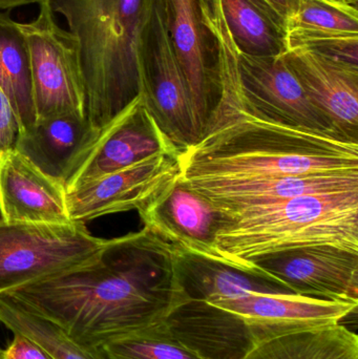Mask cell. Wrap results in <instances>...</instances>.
I'll list each match as a JSON object with an SVG mask.
<instances>
[{
  "mask_svg": "<svg viewBox=\"0 0 358 359\" xmlns=\"http://www.w3.org/2000/svg\"><path fill=\"white\" fill-rule=\"evenodd\" d=\"M180 251L144 226L106 240L83 265L6 294L98 349L166 318L178 301Z\"/></svg>",
  "mask_w": 358,
  "mask_h": 359,
  "instance_id": "6da1fadb",
  "label": "cell"
},
{
  "mask_svg": "<svg viewBox=\"0 0 358 359\" xmlns=\"http://www.w3.org/2000/svg\"><path fill=\"white\" fill-rule=\"evenodd\" d=\"M209 31L218 48L220 94L201 138L180 155L181 180L242 181L358 172V142L275 123L246 111L233 86V40L224 19Z\"/></svg>",
  "mask_w": 358,
  "mask_h": 359,
  "instance_id": "7a4b0ae2",
  "label": "cell"
},
{
  "mask_svg": "<svg viewBox=\"0 0 358 359\" xmlns=\"http://www.w3.org/2000/svg\"><path fill=\"white\" fill-rule=\"evenodd\" d=\"M46 1L77 40L84 114L102 130L140 96L139 42L153 0Z\"/></svg>",
  "mask_w": 358,
  "mask_h": 359,
  "instance_id": "3957f363",
  "label": "cell"
},
{
  "mask_svg": "<svg viewBox=\"0 0 358 359\" xmlns=\"http://www.w3.org/2000/svg\"><path fill=\"white\" fill-rule=\"evenodd\" d=\"M315 246L358 251V190L307 194L231 217L216 232L212 259L252 271L261 257Z\"/></svg>",
  "mask_w": 358,
  "mask_h": 359,
  "instance_id": "277c9868",
  "label": "cell"
},
{
  "mask_svg": "<svg viewBox=\"0 0 358 359\" xmlns=\"http://www.w3.org/2000/svg\"><path fill=\"white\" fill-rule=\"evenodd\" d=\"M206 303L218 307L216 325L226 359H244L256 346L280 335L338 324L358 306L260 292Z\"/></svg>",
  "mask_w": 358,
  "mask_h": 359,
  "instance_id": "5b68a950",
  "label": "cell"
},
{
  "mask_svg": "<svg viewBox=\"0 0 358 359\" xmlns=\"http://www.w3.org/2000/svg\"><path fill=\"white\" fill-rule=\"evenodd\" d=\"M105 243L81 222L0 223V294L83 265Z\"/></svg>",
  "mask_w": 358,
  "mask_h": 359,
  "instance_id": "8992f818",
  "label": "cell"
},
{
  "mask_svg": "<svg viewBox=\"0 0 358 359\" xmlns=\"http://www.w3.org/2000/svg\"><path fill=\"white\" fill-rule=\"evenodd\" d=\"M141 96L181 154L202 136L166 25L163 0H153L139 42Z\"/></svg>",
  "mask_w": 358,
  "mask_h": 359,
  "instance_id": "52a82bcc",
  "label": "cell"
},
{
  "mask_svg": "<svg viewBox=\"0 0 358 359\" xmlns=\"http://www.w3.org/2000/svg\"><path fill=\"white\" fill-rule=\"evenodd\" d=\"M39 6L37 18L20 23L29 46L36 118L84 114L77 40L57 25L48 1L43 0Z\"/></svg>",
  "mask_w": 358,
  "mask_h": 359,
  "instance_id": "ba28073f",
  "label": "cell"
},
{
  "mask_svg": "<svg viewBox=\"0 0 358 359\" xmlns=\"http://www.w3.org/2000/svg\"><path fill=\"white\" fill-rule=\"evenodd\" d=\"M230 69L240 104L256 117L336 137L313 107L283 56H252L233 42Z\"/></svg>",
  "mask_w": 358,
  "mask_h": 359,
  "instance_id": "9c48e42d",
  "label": "cell"
},
{
  "mask_svg": "<svg viewBox=\"0 0 358 359\" xmlns=\"http://www.w3.org/2000/svg\"><path fill=\"white\" fill-rule=\"evenodd\" d=\"M181 154H155L124 170L105 175L67 192V211L74 222L137 210L180 176Z\"/></svg>",
  "mask_w": 358,
  "mask_h": 359,
  "instance_id": "30bf717a",
  "label": "cell"
},
{
  "mask_svg": "<svg viewBox=\"0 0 358 359\" xmlns=\"http://www.w3.org/2000/svg\"><path fill=\"white\" fill-rule=\"evenodd\" d=\"M249 269L301 297L358 304V251L333 246L294 249L256 259Z\"/></svg>",
  "mask_w": 358,
  "mask_h": 359,
  "instance_id": "8fae6325",
  "label": "cell"
},
{
  "mask_svg": "<svg viewBox=\"0 0 358 359\" xmlns=\"http://www.w3.org/2000/svg\"><path fill=\"white\" fill-rule=\"evenodd\" d=\"M162 151L181 154L164 134L140 94L101 130L90 155L67 182L65 191Z\"/></svg>",
  "mask_w": 358,
  "mask_h": 359,
  "instance_id": "7c38bea8",
  "label": "cell"
},
{
  "mask_svg": "<svg viewBox=\"0 0 358 359\" xmlns=\"http://www.w3.org/2000/svg\"><path fill=\"white\" fill-rule=\"evenodd\" d=\"M163 1L174 55L184 76L195 117L204 132L216 104L214 96L220 94L216 39L204 22L198 0Z\"/></svg>",
  "mask_w": 358,
  "mask_h": 359,
  "instance_id": "4fadbf2b",
  "label": "cell"
},
{
  "mask_svg": "<svg viewBox=\"0 0 358 359\" xmlns=\"http://www.w3.org/2000/svg\"><path fill=\"white\" fill-rule=\"evenodd\" d=\"M181 181L212 203L227 219L259 207L277 204L307 194H338L358 190V172L270 177L242 181Z\"/></svg>",
  "mask_w": 358,
  "mask_h": 359,
  "instance_id": "5bb4252c",
  "label": "cell"
},
{
  "mask_svg": "<svg viewBox=\"0 0 358 359\" xmlns=\"http://www.w3.org/2000/svg\"><path fill=\"white\" fill-rule=\"evenodd\" d=\"M282 56L333 134L358 142V65L304 48Z\"/></svg>",
  "mask_w": 358,
  "mask_h": 359,
  "instance_id": "9a60e30c",
  "label": "cell"
},
{
  "mask_svg": "<svg viewBox=\"0 0 358 359\" xmlns=\"http://www.w3.org/2000/svg\"><path fill=\"white\" fill-rule=\"evenodd\" d=\"M145 227L181 250L212 259L216 232L227 222L212 203L180 176L138 210Z\"/></svg>",
  "mask_w": 358,
  "mask_h": 359,
  "instance_id": "2e32d148",
  "label": "cell"
},
{
  "mask_svg": "<svg viewBox=\"0 0 358 359\" xmlns=\"http://www.w3.org/2000/svg\"><path fill=\"white\" fill-rule=\"evenodd\" d=\"M100 133L84 114H64L37 120L31 128L19 130L14 149L65 188L90 155Z\"/></svg>",
  "mask_w": 358,
  "mask_h": 359,
  "instance_id": "e0dca14e",
  "label": "cell"
},
{
  "mask_svg": "<svg viewBox=\"0 0 358 359\" xmlns=\"http://www.w3.org/2000/svg\"><path fill=\"white\" fill-rule=\"evenodd\" d=\"M0 209L4 223H69L64 186L14 147L0 149Z\"/></svg>",
  "mask_w": 358,
  "mask_h": 359,
  "instance_id": "ac0fdd59",
  "label": "cell"
},
{
  "mask_svg": "<svg viewBox=\"0 0 358 359\" xmlns=\"http://www.w3.org/2000/svg\"><path fill=\"white\" fill-rule=\"evenodd\" d=\"M177 305L212 302L248 292L294 294L285 285L260 271H245L216 259L181 250L177 257Z\"/></svg>",
  "mask_w": 358,
  "mask_h": 359,
  "instance_id": "d6986e66",
  "label": "cell"
},
{
  "mask_svg": "<svg viewBox=\"0 0 358 359\" xmlns=\"http://www.w3.org/2000/svg\"><path fill=\"white\" fill-rule=\"evenodd\" d=\"M221 6L239 52L281 56L288 50L287 20L266 0H221Z\"/></svg>",
  "mask_w": 358,
  "mask_h": 359,
  "instance_id": "ffe728a7",
  "label": "cell"
},
{
  "mask_svg": "<svg viewBox=\"0 0 358 359\" xmlns=\"http://www.w3.org/2000/svg\"><path fill=\"white\" fill-rule=\"evenodd\" d=\"M0 88L19 123V130L35 124L31 62L27 38L20 23L0 12Z\"/></svg>",
  "mask_w": 358,
  "mask_h": 359,
  "instance_id": "44dd1931",
  "label": "cell"
},
{
  "mask_svg": "<svg viewBox=\"0 0 358 359\" xmlns=\"http://www.w3.org/2000/svg\"><path fill=\"white\" fill-rule=\"evenodd\" d=\"M244 359H358V337L340 323L305 329L263 341Z\"/></svg>",
  "mask_w": 358,
  "mask_h": 359,
  "instance_id": "7402d4cb",
  "label": "cell"
},
{
  "mask_svg": "<svg viewBox=\"0 0 358 359\" xmlns=\"http://www.w3.org/2000/svg\"><path fill=\"white\" fill-rule=\"evenodd\" d=\"M0 324L13 334L29 337L54 359H105L98 349L82 345L56 323L6 293L0 294Z\"/></svg>",
  "mask_w": 358,
  "mask_h": 359,
  "instance_id": "603a6c76",
  "label": "cell"
},
{
  "mask_svg": "<svg viewBox=\"0 0 358 359\" xmlns=\"http://www.w3.org/2000/svg\"><path fill=\"white\" fill-rule=\"evenodd\" d=\"M105 359H204L156 325L98 348Z\"/></svg>",
  "mask_w": 358,
  "mask_h": 359,
  "instance_id": "cb8c5ba5",
  "label": "cell"
},
{
  "mask_svg": "<svg viewBox=\"0 0 358 359\" xmlns=\"http://www.w3.org/2000/svg\"><path fill=\"white\" fill-rule=\"evenodd\" d=\"M287 31L358 35V15L315 0H300L296 12L287 19Z\"/></svg>",
  "mask_w": 358,
  "mask_h": 359,
  "instance_id": "d4e9b609",
  "label": "cell"
},
{
  "mask_svg": "<svg viewBox=\"0 0 358 359\" xmlns=\"http://www.w3.org/2000/svg\"><path fill=\"white\" fill-rule=\"evenodd\" d=\"M288 50L304 48L329 58L358 65V35L287 31Z\"/></svg>",
  "mask_w": 358,
  "mask_h": 359,
  "instance_id": "484cf974",
  "label": "cell"
},
{
  "mask_svg": "<svg viewBox=\"0 0 358 359\" xmlns=\"http://www.w3.org/2000/svg\"><path fill=\"white\" fill-rule=\"evenodd\" d=\"M18 133V120L0 88V149L14 147Z\"/></svg>",
  "mask_w": 358,
  "mask_h": 359,
  "instance_id": "4316f807",
  "label": "cell"
},
{
  "mask_svg": "<svg viewBox=\"0 0 358 359\" xmlns=\"http://www.w3.org/2000/svg\"><path fill=\"white\" fill-rule=\"evenodd\" d=\"M4 350V359H54L35 341L21 334H14Z\"/></svg>",
  "mask_w": 358,
  "mask_h": 359,
  "instance_id": "83f0119b",
  "label": "cell"
},
{
  "mask_svg": "<svg viewBox=\"0 0 358 359\" xmlns=\"http://www.w3.org/2000/svg\"><path fill=\"white\" fill-rule=\"evenodd\" d=\"M266 1L287 20L296 12L300 0H266ZM315 1L323 2V4L333 6V8H340V10L350 13V14L358 15V11L347 8V6H342V4H338V2L333 1V0H315Z\"/></svg>",
  "mask_w": 358,
  "mask_h": 359,
  "instance_id": "f1b7e54d",
  "label": "cell"
},
{
  "mask_svg": "<svg viewBox=\"0 0 358 359\" xmlns=\"http://www.w3.org/2000/svg\"><path fill=\"white\" fill-rule=\"evenodd\" d=\"M202 17L205 21H214L223 16L221 0H198Z\"/></svg>",
  "mask_w": 358,
  "mask_h": 359,
  "instance_id": "f546056e",
  "label": "cell"
},
{
  "mask_svg": "<svg viewBox=\"0 0 358 359\" xmlns=\"http://www.w3.org/2000/svg\"><path fill=\"white\" fill-rule=\"evenodd\" d=\"M42 0H0V10H13L27 4H38Z\"/></svg>",
  "mask_w": 358,
  "mask_h": 359,
  "instance_id": "4dcf8cb0",
  "label": "cell"
},
{
  "mask_svg": "<svg viewBox=\"0 0 358 359\" xmlns=\"http://www.w3.org/2000/svg\"><path fill=\"white\" fill-rule=\"evenodd\" d=\"M333 1L338 2V4H342V6H347V8L357 11L358 0H333Z\"/></svg>",
  "mask_w": 358,
  "mask_h": 359,
  "instance_id": "1f68e13d",
  "label": "cell"
},
{
  "mask_svg": "<svg viewBox=\"0 0 358 359\" xmlns=\"http://www.w3.org/2000/svg\"><path fill=\"white\" fill-rule=\"evenodd\" d=\"M4 215H2L1 209H0V223H4Z\"/></svg>",
  "mask_w": 358,
  "mask_h": 359,
  "instance_id": "d6a6232c",
  "label": "cell"
},
{
  "mask_svg": "<svg viewBox=\"0 0 358 359\" xmlns=\"http://www.w3.org/2000/svg\"><path fill=\"white\" fill-rule=\"evenodd\" d=\"M4 350L0 348V359H4Z\"/></svg>",
  "mask_w": 358,
  "mask_h": 359,
  "instance_id": "836d02e7",
  "label": "cell"
}]
</instances>
